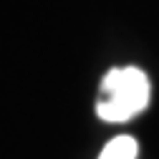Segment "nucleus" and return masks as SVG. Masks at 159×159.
Returning a JSON list of instances; mask_svg holds the SVG:
<instances>
[{"mask_svg": "<svg viewBox=\"0 0 159 159\" xmlns=\"http://www.w3.org/2000/svg\"><path fill=\"white\" fill-rule=\"evenodd\" d=\"M152 84L142 68L124 66V68H111L98 89V101L96 114L98 119L111 124L129 121L136 114H142L149 104Z\"/></svg>", "mask_w": 159, "mask_h": 159, "instance_id": "f257e3e1", "label": "nucleus"}, {"mask_svg": "<svg viewBox=\"0 0 159 159\" xmlns=\"http://www.w3.org/2000/svg\"><path fill=\"white\" fill-rule=\"evenodd\" d=\"M98 159H136V139L134 136H116L104 147Z\"/></svg>", "mask_w": 159, "mask_h": 159, "instance_id": "f03ea898", "label": "nucleus"}]
</instances>
